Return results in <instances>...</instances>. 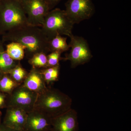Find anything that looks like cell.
Wrapping results in <instances>:
<instances>
[{
	"label": "cell",
	"mask_w": 131,
	"mask_h": 131,
	"mask_svg": "<svg viewBox=\"0 0 131 131\" xmlns=\"http://www.w3.org/2000/svg\"><path fill=\"white\" fill-rule=\"evenodd\" d=\"M44 1L47 3L51 10L62 0H44Z\"/></svg>",
	"instance_id": "7402d4cb"
},
{
	"label": "cell",
	"mask_w": 131,
	"mask_h": 131,
	"mask_svg": "<svg viewBox=\"0 0 131 131\" xmlns=\"http://www.w3.org/2000/svg\"><path fill=\"white\" fill-rule=\"evenodd\" d=\"M3 73L0 70V78L3 75Z\"/></svg>",
	"instance_id": "cb8c5ba5"
},
{
	"label": "cell",
	"mask_w": 131,
	"mask_h": 131,
	"mask_svg": "<svg viewBox=\"0 0 131 131\" xmlns=\"http://www.w3.org/2000/svg\"><path fill=\"white\" fill-rule=\"evenodd\" d=\"M28 63L32 68L39 69L48 68L47 65V55L44 53H37L34 55L28 60Z\"/></svg>",
	"instance_id": "d6986e66"
},
{
	"label": "cell",
	"mask_w": 131,
	"mask_h": 131,
	"mask_svg": "<svg viewBox=\"0 0 131 131\" xmlns=\"http://www.w3.org/2000/svg\"><path fill=\"white\" fill-rule=\"evenodd\" d=\"M67 38L58 35L49 40L50 52L57 51L62 53L69 50L70 49V47L69 45L67 43Z\"/></svg>",
	"instance_id": "9a60e30c"
},
{
	"label": "cell",
	"mask_w": 131,
	"mask_h": 131,
	"mask_svg": "<svg viewBox=\"0 0 131 131\" xmlns=\"http://www.w3.org/2000/svg\"><path fill=\"white\" fill-rule=\"evenodd\" d=\"M16 1H18L19 2L21 1H23V0H16Z\"/></svg>",
	"instance_id": "484cf974"
},
{
	"label": "cell",
	"mask_w": 131,
	"mask_h": 131,
	"mask_svg": "<svg viewBox=\"0 0 131 131\" xmlns=\"http://www.w3.org/2000/svg\"><path fill=\"white\" fill-rule=\"evenodd\" d=\"M74 25L65 10L57 8L49 11L45 17L41 28L50 40L58 35H65L70 37L73 35Z\"/></svg>",
	"instance_id": "277c9868"
},
{
	"label": "cell",
	"mask_w": 131,
	"mask_h": 131,
	"mask_svg": "<svg viewBox=\"0 0 131 131\" xmlns=\"http://www.w3.org/2000/svg\"><path fill=\"white\" fill-rule=\"evenodd\" d=\"M26 47L18 42H10L6 46V52L12 59L20 61L24 58L25 54Z\"/></svg>",
	"instance_id": "4fadbf2b"
},
{
	"label": "cell",
	"mask_w": 131,
	"mask_h": 131,
	"mask_svg": "<svg viewBox=\"0 0 131 131\" xmlns=\"http://www.w3.org/2000/svg\"><path fill=\"white\" fill-rule=\"evenodd\" d=\"M28 72L21 66L20 62L8 72L7 74L10 76L15 81L20 84H22Z\"/></svg>",
	"instance_id": "ac0fdd59"
},
{
	"label": "cell",
	"mask_w": 131,
	"mask_h": 131,
	"mask_svg": "<svg viewBox=\"0 0 131 131\" xmlns=\"http://www.w3.org/2000/svg\"><path fill=\"white\" fill-rule=\"evenodd\" d=\"M7 108L3 125L12 129L24 131L28 113L19 108L14 107Z\"/></svg>",
	"instance_id": "8fae6325"
},
{
	"label": "cell",
	"mask_w": 131,
	"mask_h": 131,
	"mask_svg": "<svg viewBox=\"0 0 131 131\" xmlns=\"http://www.w3.org/2000/svg\"><path fill=\"white\" fill-rule=\"evenodd\" d=\"M22 84L38 94L46 91L48 88L40 70L33 68L28 73Z\"/></svg>",
	"instance_id": "7c38bea8"
},
{
	"label": "cell",
	"mask_w": 131,
	"mask_h": 131,
	"mask_svg": "<svg viewBox=\"0 0 131 131\" xmlns=\"http://www.w3.org/2000/svg\"><path fill=\"white\" fill-rule=\"evenodd\" d=\"M0 131H24L23 130H16L12 129L4 125L3 124L0 125Z\"/></svg>",
	"instance_id": "603a6c76"
},
{
	"label": "cell",
	"mask_w": 131,
	"mask_h": 131,
	"mask_svg": "<svg viewBox=\"0 0 131 131\" xmlns=\"http://www.w3.org/2000/svg\"><path fill=\"white\" fill-rule=\"evenodd\" d=\"M20 85L8 74H3L0 78V91L4 93L9 94Z\"/></svg>",
	"instance_id": "2e32d148"
},
{
	"label": "cell",
	"mask_w": 131,
	"mask_h": 131,
	"mask_svg": "<svg viewBox=\"0 0 131 131\" xmlns=\"http://www.w3.org/2000/svg\"><path fill=\"white\" fill-rule=\"evenodd\" d=\"M30 25L20 3L16 0H0V31L5 34Z\"/></svg>",
	"instance_id": "3957f363"
},
{
	"label": "cell",
	"mask_w": 131,
	"mask_h": 131,
	"mask_svg": "<svg viewBox=\"0 0 131 131\" xmlns=\"http://www.w3.org/2000/svg\"><path fill=\"white\" fill-rule=\"evenodd\" d=\"M3 40L23 45L29 59L37 53L50 52L49 39L39 27L28 25L9 31L4 34Z\"/></svg>",
	"instance_id": "6da1fadb"
},
{
	"label": "cell",
	"mask_w": 131,
	"mask_h": 131,
	"mask_svg": "<svg viewBox=\"0 0 131 131\" xmlns=\"http://www.w3.org/2000/svg\"><path fill=\"white\" fill-rule=\"evenodd\" d=\"M19 62L10 57L6 51L3 50H0V70L3 74H7Z\"/></svg>",
	"instance_id": "5bb4252c"
},
{
	"label": "cell",
	"mask_w": 131,
	"mask_h": 131,
	"mask_svg": "<svg viewBox=\"0 0 131 131\" xmlns=\"http://www.w3.org/2000/svg\"><path fill=\"white\" fill-rule=\"evenodd\" d=\"M70 53L66 54L62 60L69 61L71 67L75 68L89 62L93 57L89 46L84 38L73 35L70 37Z\"/></svg>",
	"instance_id": "5b68a950"
},
{
	"label": "cell",
	"mask_w": 131,
	"mask_h": 131,
	"mask_svg": "<svg viewBox=\"0 0 131 131\" xmlns=\"http://www.w3.org/2000/svg\"><path fill=\"white\" fill-rule=\"evenodd\" d=\"M1 114V113H0ZM0 117H1V114H0Z\"/></svg>",
	"instance_id": "4316f807"
},
{
	"label": "cell",
	"mask_w": 131,
	"mask_h": 131,
	"mask_svg": "<svg viewBox=\"0 0 131 131\" xmlns=\"http://www.w3.org/2000/svg\"><path fill=\"white\" fill-rule=\"evenodd\" d=\"M78 129L77 113L73 108L52 118L51 131H78Z\"/></svg>",
	"instance_id": "9c48e42d"
},
{
	"label": "cell",
	"mask_w": 131,
	"mask_h": 131,
	"mask_svg": "<svg viewBox=\"0 0 131 131\" xmlns=\"http://www.w3.org/2000/svg\"><path fill=\"white\" fill-rule=\"evenodd\" d=\"M65 6L66 13L74 25L90 19L95 12L92 0H68Z\"/></svg>",
	"instance_id": "52a82bcc"
},
{
	"label": "cell",
	"mask_w": 131,
	"mask_h": 131,
	"mask_svg": "<svg viewBox=\"0 0 131 131\" xmlns=\"http://www.w3.org/2000/svg\"><path fill=\"white\" fill-rule=\"evenodd\" d=\"M72 104V99L68 95L58 89L48 88L38 94L34 109L52 118L69 110Z\"/></svg>",
	"instance_id": "7a4b0ae2"
},
{
	"label": "cell",
	"mask_w": 131,
	"mask_h": 131,
	"mask_svg": "<svg viewBox=\"0 0 131 131\" xmlns=\"http://www.w3.org/2000/svg\"><path fill=\"white\" fill-rule=\"evenodd\" d=\"M24 131H50L51 117L36 109L27 113Z\"/></svg>",
	"instance_id": "30bf717a"
},
{
	"label": "cell",
	"mask_w": 131,
	"mask_h": 131,
	"mask_svg": "<svg viewBox=\"0 0 131 131\" xmlns=\"http://www.w3.org/2000/svg\"><path fill=\"white\" fill-rule=\"evenodd\" d=\"M38 95L37 93L20 84L8 95L7 107H18L27 113L30 112L34 109Z\"/></svg>",
	"instance_id": "8992f818"
},
{
	"label": "cell",
	"mask_w": 131,
	"mask_h": 131,
	"mask_svg": "<svg viewBox=\"0 0 131 131\" xmlns=\"http://www.w3.org/2000/svg\"><path fill=\"white\" fill-rule=\"evenodd\" d=\"M60 69V65H59L54 67H48L40 70L47 84L58 81Z\"/></svg>",
	"instance_id": "e0dca14e"
},
{
	"label": "cell",
	"mask_w": 131,
	"mask_h": 131,
	"mask_svg": "<svg viewBox=\"0 0 131 131\" xmlns=\"http://www.w3.org/2000/svg\"><path fill=\"white\" fill-rule=\"evenodd\" d=\"M19 2L26 15L28 24L41 27L45 17L50 11L44 0H23Z\"/></svg>",
	"instance_id": "ba28073f"
},
{
	"label": "cell",
	"mask_w": 131,
	"mask_h": 131,
	"mask_svg": "<svg viewBox=\"0 0 131 131\" xmlns=\"http://www.w3.org/2000/svg\"><path fill=\"white\" fill-rule=\"evenodd\" d=\"M7 94L0 93V108L7 107Z\"/></svg>",
	"instance_id": "44dd1931"
},
{
	"label": "cell",
	"mask_w": 131,
	"mask_h": 131,
	"mask_svg": "<svg viewBox=\"0 0 131 131\" xmlns=\"http://www.w3.org/2000/svg\"><path fill=\"white\" fill-rule=\"evenodd\" d=\"M61 52L54 51L51 52L47 55V65L48 67H54L60 65L59 62L62 60L61 57Z\"/></svg>",
	"instance_id": "ffe728a7"
},
{
	"label": "cell",
	"mask_w": 131,
	"mask_h": 131,
	"mask_svg": "<svg viewBox=\"0 0 131 131\" xmlns=\"http://www.w3.org/2000/svg\"></svg>",
	"instance_id": "83f0119b"
},
{
	"label": "cell",
	"mask_w": 131,
	"mask_h": 131,
	"mask_svg": "<svg viewBox=\"0 0 131 131\" xmlns=\"http://www.w3.org/2000/svg\"><path fill=\"white\" fill-rule=\"evenodd\" d=\"M2 47H1V46H0V50H2Z\"/></svg>",
	"instance_id": "d4e9b609"
},
{
	"label": "cell",
	"mask_w": 131,
	"mask_h": 131,
	"mask_svg": "<svg viewBox=\"0 0 131 131\" xmlns=\"http://www.w3.org/2000/svg\"></svg>",
	"instance_id": "f1b7e54d"
}]
</instances>
